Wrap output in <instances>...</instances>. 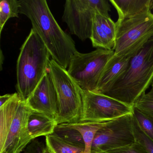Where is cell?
I'll list each match as a JSON object with an SVG mask.
<instances>
[{
    "instance_id": "1",
    "label": "cell",
    "mask_w": 153,
    "mask_h": 153,
    "mask_svg": "<svg viewBox=\"0 0 153 153\" xmlns=\"http://www.w3.org/2000/svg\"><path fill=\"white\" fill-rule=\"evenodd\" d=\"M19 13L31 21L33 29L49 51L51 57L67 69L77 51L75 42L62 30L45 0H20Z\"/></svg>"
},
{
    "instance_id": "2",
    "label": "cell",
    "mask_w": 153,
    "mask_h": 153,
    "mask_svg": "<svg viewBox=\"0 0 153 153\" xmlns=\"http://www.w3.org/2000/svg\"><path fill=\"white\" fill-rule=\"evenodd\" d=\"M153 82V37L131 59L126 71L102 94L134 106Z\"/></svg>"
},
{
    "instance_id": "3",
    "label": "cell",
    "mask_w": 153,
    "mask_h": 153,
    "mask_svg": "<svg viewBox=\"0 0 153 153\" xmlns=\"http://www.w3.org/2000/svg\"><path fill=\"white\" fill-rule=\"evenodd\" d=\"M51 54L32 28L20 49L16 66L17 93L26 102L49 68Z\"/></svg>"
},
{
    "instance_id": "4",
    "label": "cell",
    "mask_w": 153,
    "mask_h": 153,
    "mask_svg": "<svg viewBox=\"0 0 153 153\" xmlns=\"http://www.w3.org/2000/svg\"><path fill=\"white\" fill-rule=\"evenodd\" d=\"M32 111L17 93L0 107V153H20L32 142L27 128Z\"/></svg>"
},
{
    "instance_id": "5",
    "label": "cell",
    "mask_w": 153,
    "mask_h": 153,
    "mask_svg": "<svg viewBox=\"0 0 153 153\" xmlns=\"http://www.w3.org/2000/svg\"><path fill=\"white\" fill-rule=\"evenodd\" d=\"M116 24L114 54L105 69L121 59L132 58L153 37V14L150 11L130 19L118 20Z\"/></svg>"
},
{
    "instance_id": "6",
    "label": "cell",
    "mask_w": 153,
    "mask_h": 153,
    "mask_svg": "<svg viewBox=\"0 0 153 153\" xmlns=\"http://www.w3.org/2000/svg\"><path fill=\"white\" fill-rule=\"evenodd\" d=\"M48 71L57 94V124L72 123L80 121L84 91L66 69L54 60H50Z\"/></svg>"
},
{
    "instance_id": "7",
    "label": "cell",
    "mask_w": 153,
    "mask_h": 153,
    "mask_svg": "<svg viewBox=\"0 0 153 153\" xmlns=\"http://www.w3.org/2000/svg\"><path fill=\"white\" fill-rule=\"evenodd\" d=\"M111 6L105 0H67L64 6L62 20L70 32L84 41L90 39L95 13L110 17Z\"/></svg>"
},
{
    "instance_id": "8",
    "label": "cell",
    "mask_w": 153,
    "mask_h": 153,
    "mask_svg": "<svg viewBox=\"0 0 153 153\" xmlns=\"http://www.w3.org/2000/svg\"><path fill=\"white\" fill-rule=\"evenodd\" d=\"M113 50L97 49L88 53L76 51L71 58L68 71L84 91L94 92Z\"/></svg>"
},
{
    "instance_id": "9",
    "label": "cell",
    "mask_w": 153,
    "mask_h": 153,
    "mask_svg": "<svg viewBox=\"0 0 153 153\" xmlns=\"http://www.w3.org/2000/svg\"><path fill=\"white\" fill-rule=\"evenodd\" d=\"M132 116L130 114L106 122L95 136L91 153L107 152L135 143Z\"/></svg>"
},
{
    "instance_id": "10",
    "label": "cell",
    "mask_w": 153,
    "mask_h": 153,
    "mask_svg": "<svg viewBox=\"0 0 153 153\" xmlns=\"http://www.w3.org/2000/svg\"><path fill=\"white\" fill-rule=\"evenodd\" d=\"M133 109L132 106L102 94L84 91L79 122H109L132 114Z\"/></svg>"
},
{
    "instance_id": "11",
    "label": "cell",
    "mask_w": 153,
    "mask_h": 153,
    "mask_svg": "<svg viewBox=\"0 0 153 153\" xmlns=\"http://www.w3.org/2000/svg\"><path fill=\"white\" fill-rule=\"evenodd\" d=\"M26 103L33 111L43 113L56 119L58 112V98L48 70Z\"/></svg>"
},
{
    "instance_id": "12",
    "label": "cell",
    "mask_w": 153,
    "mask_h": 153,
    "mask_svg": "<svg viewBox=\"0 0 153 153\" xmlns=\"http://www.w3.org/2000/svg\"><path fill=\"white\" fill-rule=\"evenodd\" d=\"M57 125L53 118L43 113L32 110L27 122V128L31 140L52 134Z\"/></svg>"
},
{
    "instance_id": "13",
    "label": "cell",
    "mask_w": 153,
    "mask_h": 153,
    "mask_svg": "<svg viewBox=\"0 0 153 153\" xmlns=\"http://www.w3.org/2000/svg\"><path fill=\"white\" fill-rule=\"evenodd\" d=\"M118 12V20H124L150 11L151 0H111Z\"/></svg>"
},
{
    "instance_id": "14",
    "label": "cell",
    "mask_w": 153,
    "mask_h": 153,
    "mask_svg": "<svg viewBox=\"0 0 153 153\" xmlns=\"http://www.w3.org/2000/svg\"><path fill=\"white\" fill-rule=\"evenodd\" d=\"M131 58H126L113 64L104 70L95 93L103 94L108 91L124 73Z\"/></svg>"
},
{
    "instance_id": "15",
    "label": "cell",
    "mask_w": 153,
    "mask_h": 153,
    "mask_svg": "<svg viewBox=\"0 0 153 153\" xmlns=\"http://www.w3.org/2000/svg\"><path fill=\"white\" fill-rule=\"evenodd\" d=\"M106 122H79L76 123H65L66 125L78 131L84 140L85 144L84 153H91V147L94 138L97 131Z\"/></svg>"
},
{
    "instance_id": "16",
    "label": "cell",
    "mask_w": 153,
    "mask_h": 153,
    "mask_svg": "<svg viewBox=\"0 0 153 153\" xmlns=\"http://www.w3.org/2000/svg\"><path fill=\"white\" fill-rule=\"evenodd\" d=\"M45 146L53 153H84L85 147L66 142L54 134L45 137Z\"/></svg>"
},
{
    "instance_id": "17",
    "label": "cell",
    "mask_w": 153,
    "mask_h": 153,
    "mask_svg": "<svg viewBox=\"0 0 153 153\" xmlns=\"http://www.w3.org/2000/svg\"><path fill=\"white\" fill-rule=\"evenodd\" d=\"M53 134L68 143L85 147V142L80 132L65 123L58 124Z\"/></svg>"
},
{
    "instance_id": "18",
    "label": "cell",
    "mask_w": 153,
    "mask_h": 153,
    "mask_svg": "<svg viewBox=\"0 0 153 153\" xmlns=\"http://www.w3.org/2000/svg\"><path fill=\"white\" fill-rule=\"evenodd\" d=\"M90 39L93 47L97 49L113 50L115 46V44L104 32L94 18L93 20L92 33Z\"/></svg>"
},
{
    "instance_id": "19",
    "label": "cell",
    "mask_w": 153,
    "mask_h": 153,
    "mask_svg": "<svg viewBox=\"0 0 153 153\" xmlns=\"http://www.w3.org/2000/svg\"><path fill=\"white\" fill-rule=\"evenodd\" d=\"M20 3L17 0H2L0 2V33L7 20L19 17Z\"/></svg>"
},
{
    "instance_id": "20",
    "label": "cell",
    "mask_w": 153,
    "mask_h": 153,
    "mask_svg": "<svg viewBox=\"0 0 153 153\" xmlns=\"http://www.w3.org/2000/svg\"><path fill=\"white\" fill-rule=\"evenodd\" d=\"M132 114L143 132L153 140V117L134 107Z\"/></svg>"
},
{
    "instance_id": "21",
    "label": "cell",
    "mask_w": 153,
    "mask_h": 153,
    "mask_svg": "<svg viewBox=\"0 0 153 153\" xmlns=\"http://www.w3.org/2000/svg\"><path fill=\"white\" fill-rule=\"evenodd\" d=\"M94 18L110 40L115 44L117 32L116 23H114L110 17L103 16L98 12L95 13Z\"/></svg>"
},
{
    "instance_id": "22",
    "label": "cell",
    "mask_w": 153,
    "mask_h": 153,
    "mask_svg": "<svg viewBox=\"0 0 153 153\" xmlns=\"http://www.w3.org/2000/svg\"><path fill=\"white\" fill-rule=\"evenodd\" d=\"M133 107L153 117V90L141 96Z\"/></svg>"
},
{
    "instance_id": "23",
    "label": "cell",
    "mask_w": 153,
    "mask_h": 153,
    "mask_svg": "<svg viewBox=\"0 0 153 153\" xmlns=\"http://www.w3.org/2000/svg\"><path fill=\"white\" fill-rule=\"evenodd\" d=\"M132 124L136 141L140 143L149 153H153V140L143 132L133 115Z\"/></svg>"
},
{
    "instance_id": "24",
    "label": "cell",
    "mask_w": 153,
    "mask_h": 153,
    "mask_svg": "<svg viewBox=\"0 0 153 153\" xmlns=\"http://www.w3.org/2000/svg\"><path fill=\"white\" fill-rule=\"evenodd\" d=\"M106 152L107 153H149L145 148L137 141L127 146Z\"/></svg>"
},
{
    "instance_id": "25",
    "label": "cell",
    "mask_w": 153,
    "mask_h": 153,
    "mask_svg": "<svg viewBox=\"0 0 153 153\" xmlns=\"http://www.w3.org/2000/svg\"><path fill=\"white\" fill-rule=\"evenodd\" d=\"M45 146L38 140H32L25 149V153H44Z\"/></svg>"
},
{
    "instance_id": "26",
    "label": "cell",
    "mask_w": 153,
    "mask_h": 153,
    "mask_svg": "<svg viewBox=\"0 0 153 153\" xmlns=\"http://www.w3.org/2000/svg\"><path fill=\"white\" fill-rule=\"evenodd\" d=\"M14 95L13 94H7L0 97V107L3 106Z\"/></svg>"
},
{
    "instance_id": "27",
    "label": "cell",
    "mask_w": 153,
    "mask_h": 153,
    "mask_svg": "<svg viewBox=\"0 0 153 153\" xmlns=\"http://www.w3.org/2000/svg\"><path fill=\"white\" fill-rule=\"evenodd\" d=\"M44 153H53L50 149L48 148L45 146V149Z\"/></svg>"
},
{
    "instance_id": "28",
    "label": "cell",
    "mask_w": 153,
    "mask_h": 153,
    "mask_svg": "<svg viewBox=\"0 0 153 153\" xmlns=\"http://www.w3.org/2000/svg\"><path fill=\"white\" fill-rule=\"evenodd\" d=\"M150 9L153 10V0H151V7H150Z\"/></svg>"
},
{
    "instance_id": "29",
    "label": "cell",
    "mask_w": 153,
    "mask_h": 153,
    "mask_svg": "<svg viewBox=\"0 0 153 153\" xmlns=\"http://www.w3.org/2000/svg\"><path fill=\"white\" fill-rule=\"evenodd\" d=\"M107 153V152H97V153Z\"/></svg>"
},
{
    "instance_id": "30",
    "label": "cell",
    "mask_w": 153,
    "mask_h": 153,
    "mask_svg": "<svg viewBox=\"0 0 153 153\" xmlns=\"http://www.w3.org/2000/svg\"><path fill=\"white\" fill-rule=\"evenodd\" d=\"M152 90H153V84H152Z\"/></svg>"
}]
</instances>
